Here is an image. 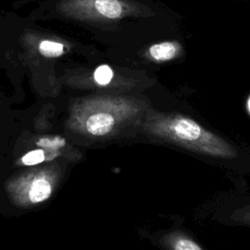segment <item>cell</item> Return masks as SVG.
<instances>
[{
    "label": "cell",
    "mask_w": 250,
    "mask_h": 250,
    "mask_svg": "<svg viewBox=\"0 0 250 250\" xmlns=\"http://www.w3.org/2000/svg\"><path fill=\"white\" fill-rule=\"evenodd\" d=\"M149 102L135 95L99 94L73 100L65 125L92 140H109L129 129H139Z\"/></svg>",
    "instance_id": "cell-1"
},
{
    "label": "cell",
    "mask_w": 250,
    "mask_h": 250,
    "mask_svg": "<svg viewBox=\"0 0 250 250\" xmlns=\"http://www.w3.org/2000/svg\"><path fill=\"white\" fill-rule=\"evenodd\" d=\"M139 130L147 138L169 143L195 153L219 159H234L235 147L224 138L178 112L146 110Z\"/></svg>",
    "instance_id": "cell-2"
},
{
    "label": "cell",
    "mask_w": 250,
    "mask_h": 250,
    "mask_svg": "<svg viewBox=\"0 0 250 250\" xmlns=\"http://www.w3.org/2000/svg\"><path fill=\"white\" fill-rule=\"evenodd\" d=\"M66 84L84 89L104 91V94L129 95L153 85V79L144 71L102 64L94 69L69 71L64 76Z\"/></svg>",
    "instance_id": "cell-3"
},
{
    "label": "cell",
    "mask_w": 250,
    "mask_h": 250,
    "mask_svg": "<svg viewBox=\"0 0 250 250\" xmlns=\"http://www.w3.org/2000/svg\"><path fill=\"white\" fill-rule=\"evenodd\" d=\"M56 10L67 19L103 23L150 18L155 14L148 6L134 0H60Z\"/></svg>",
    "instance_id": "cell-4"
},
{
    "label": "cell",
    "mask_w": 250,
    "mask_h": 250,
    "mask_svg": "<svg viewBox=\"0 0 250 250\" xmlns=\"http://www.w3.org/2000/svg\"><path fill=\"white\" fill-rule=\"evenodd\" d=\"M62 174L59 163L36 167L9 179L5 189L14 205L19 208H32L53 195Z\"/></svg>",
    "instance_id": "cell-5"
},
{
    "label": "cell",
    "mask_w": 250,
    "mask_h": 250,
    "mask_svg": "<svg viewBox=\"0 0 250 250\" xmlns=\"http://www.w3.org/2000/svg\"><path fill=\"white\" fill-rule=\"evenodd\" d=\"M27 59L57 60L67 54L72 46L69 41L57 36L26 32L21 38Z\"/></svg>",
    "instance_id": "cell-6"
},
{
    "label": "cell",
    "mask_w": 250,
    "mask_h": 250,
    "mask_svg": "<svg viewBox=\"0 0 250 250\" xmlns=\"http://www.w3.org/2000/svg\"><path fill=\"white\" fill-rule=\"evenodd\" d=\"M184 55L183 45L175 40L163 41L147 47L144 53L145 59L152 62H165L181 58Z\"/></svg>",
    "instance_id": "cell-7"
},
{
    "label": "cell",
    "mask_w": 250,
    "mask_h": 250,
    "mask_svg": "<svg viewBox=\"0 0 250 250\" xmlns=\"http://www.w3.org/2000/svg\"><path fill=\"white\" fill-rule=\"evenodd\" d=\"M161 242L167 250H205L191 237L179 230L167 232L161 237Z\"/></svg>",
    "instance_id": "cell-8"
},
{
    "label": "cell",
    "mask_w": 250,
    "mask_h": 250,
    "mask_svg": "<svg viewBox=\"0 0 250 250\" xmlns=\"http://www.w3.org/2000/svg\"><path fill=\"white\" fill-rule=\"evenodd\" d=\"M46 158L45 151L43 149H34L29 152H27L25 155H23L21 158V162L23 165L30 166V165H36L42 161H44Z\"/></svg>",
    "instance_id": "cell-9"
},
{
    "label": "cell",
    "mask_w": 250,
    "mask_h": 250,
    "mask_svg": "<svg viewBox=\"0 0 250 250\" xmlns=\"http://www.w3.org/2000/svg\"><path fill=\"white\" fill-rule=\"evenodd\" d=\"M231 219L238 224L250 227V204L234 210L231 214Z\"/></svg>",
    "instance_id": "cell-10"
}]
</instances>
